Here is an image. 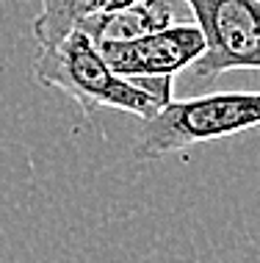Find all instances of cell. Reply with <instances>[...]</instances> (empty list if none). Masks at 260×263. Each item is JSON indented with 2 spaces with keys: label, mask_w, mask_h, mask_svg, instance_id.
Returning <instances> with one entry per match:
<instances>
[{
  "label": "cell",
  "mask_w": 260,
  "mask_h": 263,
  "mask_svg": "<svg viewBox=\"0 0 260 263\" xmlns=\"http://www.w3.org/2000/svg\"><path fill=\"white\" fill-rule=\"evenodd\" d=\"M33 78L42 86L72 97L83 114L116 108L138 119H150L161 108V103L147 89L128 78H119L105 64L97 45L78 28L69 31L64 39L42 45L33 61Z\"/></svg>",
  "instance_id": "1"
},
{
  "label": "cell",
  "mask_w": 260,
  "mask_h": 263,
  "mask_svg": "<svg viewBox=\"0 0 260 263\" xmlns=\"http://www.w3.org/2000/svg\"><path fill=\"white\" fill-rule=\"evenodd\" d=\"M252 127H260V91H222L169 100L144 119L133 153L136 158L155 161Z\"/></svg>",
  "instance_id": "2"
},
{
  "label": "cell",
  "mask_w": 260,
  "mask_h": 263,
  "mask_svg": "<svg viewBox=\"0 0 260 263\" xmlns=\"http://www.w3.org/2000/svg\"><path fill=\"white\" fill-rule=\"evenodd\" d=\"M205 36L194 64L196 83H213L230 69H260V0H183Z\"/></svg>",
  "instance_id": "3"
},
{
  "label": "cell",
  "mask_w": 260,
  "mask_h": 263,
  "mask_svg": "<svg viewBox=\"0 0 260 263\" xmlns=\"http://www.w3.org/2000/svg\"><path fill=\"white\" fill-rule=\"evenodd\" d=\"M97 50L119 78L147 81L172 78L194 67L205 53V36L196 23H172L155 33L128 42H100Z\"/></svg>",
  "instance_id": "4"
},
{
  "label": "cell",
  "mask_w": 260,
  "mask_h": 263,
  "mask_svg": "<svg viewBox=\"0 0 260 263\" xmlns=\"http://www.w3.org/2000/svg\"><path fill=\"white\" fill-rule=\"evenodd\" d=\"M172 23H177L174 20V0H136V3L114 11L91 14L78 25V31L86 33L94 45H100V42L138 39Z\"/></svg>",
  "instance_id": "5"
},
{
  "label": "cell",
  "mask_w": 260,
  "mask_h": 263,
  "mask_svg": "<svg viewBox=\"0 0 260 263\" xmlns=\"http://www.w3.org/2000/svg\"><path fill=\"white\" fill-rule=\"evenodd\" d=\"M42 11L33 20V36L39 45L64 39L91 14H100L108 0H39Z\"/></svg>",
  "instance_id": "6"
},
{
  "label": "cell",
  "mask_w": 260,
  "mask_h": 263,
  "mask_svg": "<svg viewBox=\"0 0 260 263\" xmlns=\"http://www.w3.org/2000/svg\"><path fill=\"white\" fill-rule=\"evenodd\" d=\"M130 3H136V0H108V6L103 11H114V9H122V6H130Z\"/></svg>",
  "instance_id": "7"
}]
</instances>
